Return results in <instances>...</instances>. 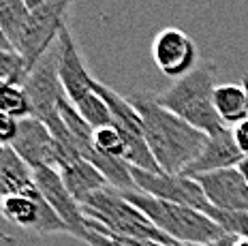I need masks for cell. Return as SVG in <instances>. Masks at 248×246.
Segmentation results:
<instances>
[{"label":"cell","instance_id":"1","mask_svg":"<svg viewBox=\"0 0 248 246\" xmlns=\"http://www.w3.org/2000/svg\"><path fill=\"white\" fill-rule=\"evenodd\" d=\"M131 103L141 116L143 135L165 173H184V169L199 156L210 135L188 124L150 94H133Z\"/></svg>","mask_w":248,"mask_h":246},{"label":"cell","instance_id":"2","mask_svg":"<svg viewBox=\"0 0 248 246\" xmlns=\"http://www.w3.org/2000/svg\"><path fill=\"white\" fill-rule=\"evenodd\" d=\"M81 208L86 214L88 231H94L105 238L135 240V242H156L165 246L178 244L167 238L141 210L133 206L122 191L113 186L92 195Z\"/></svg>","mask_w":248,"mask_h":246},{"label":"cell","instance_id":"3","mask_svg":"<svg viewBox=\"0 0 248 246\" xmlns=\"http://www.w3.org/2000/svg\"><path fill=\"white\" fill-rule=\"evenodd\" d=\"M216 66L214 62H201L193 73L186 77L173 81L167 90L156 94V101L175 116H180L195 129L218 135L229 126L223 124V120L216 114L214 107V84Z\"/></svg>","mask_w":248,"mask_h":246},{"label":"cell","instance_id":"4","mask_svg":"<svg viewBox=\"0 0 248 246\" xmlns=\"http://www.w3.org/2000/svg\"><path fill=\"white\" fill-rule=\"evenodd\" d=\"M122 193L167 238H171L178 244L210 246L225 235L223 229L205 212H199V210L188 208V206H180V203L163 201V199L150 197V195L141 191H122Z\"/></svg>","mask_w":248,"mask_h":246},{"label":"cell","instance_id":"5","mask_svg":"<svg viewBox=\"0 0 248 246\" xmlns=\"http://www.w3.org/2000/svg\"><path fill=\"white\" fill-rule=\"evenodd\" d=\"M58 54L60 43L54 45L41 56V60L30 69L28 77L24 81V94L30 105V116L47 122L49 118L58 114V107L64 99V88L58 77Z\"/></svg>","mask_w":248,"mask_h":246},{"label":"cell","instance_id":"6","mask_svg":"<svg viewBox=\"0 0 248 246\" xmlns=\"http://www.w3.org/2000/svg\"><path fill=\"white\" fill-rule=\"evenodd\" d=\"M0 216L30 233H69L64 220L54 212L37 188L30 193L0 197Z\"/></svg>","mask_w":248,"mask_h":246},{"label":"cell","instance_id":"7","mask_svg":"<svg viewBox=\"0 0 248 246\" xmlns=\"http://www.w3.org/2000/svg\"><path fill=\"white\" fill-rule=\"evenodd\" d=\"M69 4L71 0H43L37 7H30L28 28L19 45V54L26 58L28 69H32L41 56L58 41L60 30L66 26L64 15Z\"/></svg>","mask_w":248,"mask_h":246},{"label":"cell","instance_id":"8","mask_svg":"<svg viewBox=\"0 0 248 246\" xmlns=\"http://www.w3.org/2000/svg\"><path fill=\"white\" fill-rule=\"evenodd\" d=\"M131 173L137 188L141 193L150 195V197L180 203V206H188V208L199 210V212H205L210 208L208 199H205V195L195 178H188L184 173L143 171V169H137V167H131Z\"/></svg>","mask_w":248,"mask_h":246},{"label":"cell","instance_id":"9","mask_svg":"<svg viewBox=\"0 0 248 246\" xmlns=\"http://www.w3.org/2000/svg\"><path fill=\"white\" fill-rule=\"evenodd\" d=\"M152 60L163 75L178 81L199 66V49L184 30L165 28L152 41Z\"/></svg>","mask_w":248,"mask_h":246},{"label":"cell","instance_id":"10","mask_svg":"<svg viewBox=\"0 0 248 246\" xmlns=\"http://www.w3.org/2000/svg\"><path fill=\"white\" fill-rule=\"evenodd\" d=\"M34 184H37V191L45 197V201L54 208V212L64 220V225L69 227V233L79 240H86L88 227H86L84 208L75 201V197L64 186L58 169L56 167L34 169Z\"/></svg>","mask_w":248,"mask_h":246},{"label":"cell","instance_id":"11","mask_svg":"<svg viewBox=\"0 0 248 246\" xmlns=\"http://www.w3.org/2000/svg\"><path fill=\"white\" fill-rule=\"evenodd\" d=\"M201 191L212 208L223 212H246L248 214V182L237 167L220 169L195 176Z\"/></svg>","mask_w":248,"mask_h":246},{"label":"cell","instance_id":"12","mask_svg":"<svg viewBox=\"0 0 248 246\" xmlns=\"http://www.w3.org/2000/svg\"><path fill=\"white\" fill-rule=\"evenodd\" d=\"M58 43H60V54H58V77L60 84L64 88L66 99L73 105H77L79 101H84L86 96H90L94 92L96 79L88 73L81 54L77 49V43L71 34L69 28H62L58 34Z\"/></svg>","mask_w":248,"mask_h":246},{"label":"cell","instance_id":"13","mask_svg":"<svg viewBox=\"0 0 248 246\" xmlns=\"http://www.w3.org/2000/svg\"><path fill=\"white\" fill-rule=\"evenodd\" d=\"M11 148L28 163L32 169L39 167H58V148L43 120L39 118H22L19 120L17 135L11 143Z\"/></svg>","mask_w":248,"mask_h":246},{"label":"cell","instance_id":"14","mask_svg":"<svg viewBox=\"0 0 248 246\" xmlns=\"http://www.w3.org/2000/svg\"><path fill=\"white\" fill-rule=\"evenodd\" d=\"M242 150L237 148V143L233 139V131L225 129L218 135H210L205 148L199 152V156L184 169V176L195 178L201 173H210V171H220V169H231L237 167L242 163Z\"/></svg>","mask_w":248,"mask_h":246},{"label":"cell","instance_id":"15","mask_svg":"<svg viewBox=\"0 0 248 246\" xmlns=\"http://www.w3.org/2000/svg\"><path fill=\"white\" fill-rule=\"evenodd\" d=\"M34 188V169L11 146H0V197L30 193Z\"/></svg>","mask_w":248,"mask_h":246},{"label":"cell","instance_id":"16","mask_svg":"<svg viewBox=\"0 0 248 246\" xmlns=\"http://www.w3.org/2000/svg\"><path fill=\"white\" fill-rule=\"evenodd\" d=\"M62 182L69 188V193L75 197V201L79 206H84L92 195H96L99 191L109 186V182L105 180V176L92 165L86 158H79V161L71 163V165L58 169Z\"/></svg>","mask_w":248,"mask_h":246},{"label":"cell","instance_id":"17","mask_svg":"<svg viewBox=\"0 0 248 246\" xmlns=\"http://www.w3.org/2000/svg\"><path fill=\"white\" fill-rule=\"evenodd\" d=\"M214 107L216 114L225 126H237L240 122L248 120L246 92L242 84H220L214 90Z\"/></svg>","mask_w":248,"mask_h":246},{"label":"cell","instance_id":"18","mask_svg":"<svg viewBox=\"0 0 248 246\" xmlns=\"http://www.w3.org/2000/svg\"><path fill=\"white\" fill-rule=\"evenodd\" d=\"M28 19L30 7L26 4V0H0V24L15 52H19V45L28 28Z\"/></svg>","mask_w":248,"mask_h":246},{"label":"cell","instance_id":"19","mask_svg":"<svg viewBox=\"0 0 248 246\" xmlns=\"http://www.w3.org/2000/svg\"><path fill=\"white\" fill-rule=\"evenodd\" d=\"M30 69L26 58L15 49H0V81L7 86H24Z\"/></svg>","mask_w":248,"mask_h":246},{"label":"cell","instance_id":"20","mask_svg":"<svg viewBox=\"0 0 248 246\" xmlns=\"http://www.w3.org/2000/svg\"><path fill=\"white\" fill-rule=\"evenodd\" d=\"M92 148H94L99 154L124 158V139L116 126H101V129H94Z\"/></svg>","mask_w":248,"mask_h":246},{"label":"cell","instance_id":"21","mask_svg":"<svg viewBox=\"0 0 248 246\" xmlns=\"http://www.w3.org/2000/svg\"><path fill=\"white\" fill-rule=\"evenodd\" d=\"M205 214L223 229L225 233L235 238H248V214L246 212H223V210L208 208Z\"/></svg>","mask_w":248,"mask_h":246},{"label":"cell","instance_id":"22","mask_svg":"<svg viewBox=\"0 0 248 246\" xmlns=\"http://www.w3.org/2000/svg\"><path fill=\"white\" fill-rule=\"evenodd\" d=\"M0 111L17 118V120L30 116V105L22 86H4L0 92Z\"/></svg>","mask_w":248,"mask_h":246},{"label":"cell","instance_id":"23","mask_svg":"<svg viewBox=\"0 0 248 246\" xmlns=\"http://www.w3.org/2000/svg\"><path fill=\"white\" fill-rule=\"evenodd\" d=\"M19 129V120L0 111V146H11Z\"/></svg>","mask_w":248,"mask_h":246},{"label":"cell","instance_id":"24","mask_svg":"<svg viewBox=\"0 0 248 246\" xmlns=\"http://www.w3.org/2000/svg\"><path fill=\"white\" fill-rule=\"evenodd\" d=\"M231 131H233V139L237 143V148L242 150V154L248 156V120L240 122V124L233 126Z\"/></svg>","mask_w":248,"mask_h":246},{"label":"cell","instance_id":"25","mask_svg":"<svg viewBox=\"0 0 248 246\" xmlns=\"http://www.w3.org/2000/svg\"><path fill=\"white\" fill-rule=\"evenodd\" d=\"M210 246H248V238H235V235L225 233L223 238L216 240V242Z\"/></svg>","mask_w":248,"mask_h":246},{"label":"cell","instance_id":"26","mask_svg":"<svg viewBox=\"0 0 248 246\" xmlns=\"http://www.w3.org/2000/svg\"><path fill=\"white\" fill-rule=\"evenodd\" d=\"M0 49H13L11 43H9V39H7V34H4V30H2V24H0Z\"/></svg>","mask_w":248,"mask_h":246},{"label":"cell","instance_id":"27","mask_svg":"<svg viewBox=\"0 0 248 246\" xmlns=\"http://www.w3.org/2000/svg\"><path fill=\"white\" fill-rule=\"evenodd\" d=\"M237 169H240V173H242V176H244V180L248 182V156L242 158V163H240V165H237Z\"/></svg>","mask_w":248,"mask_h":246},{"label":"cell","instance_id":"28","mask_svg":"<svg viewBox=\"0 0 248 246\" xmlns=\"http://www.w3.org/2000/svg\"><path fill=\"white\" fill-rule=\"evenodd\" d=\"M242 88L246 92V107H248V73L242 75Z\"/></svg>","mask_w":248,"mask_h":246},{"label":"cell","instance_id":"29","mask_svg":"<svg viewBox=\"0 0 248 246\" xmlns=\"http://www.w3.org/2000/svg\"><path fill=\"white\" fill-rule=\"evenodd\" d=\"M43 2V0H26V4H28V7H37V4H41Z\"/></svg>","mask_w":248,"mask_h":246},{"label":"cell","instance_id":"30","mask_svg":"<svg viewBox=\"0 0 248 246\" xmlns=\"http://www.w3.org/2000/svg\"><path fill=\"white\" fill-rule=\"evenodd\" d=\"M4 86H7V84H4V81H0V92H2V88H4Z\"/></svg>","mask_w":248,"mask_h":246}]
</instances>
